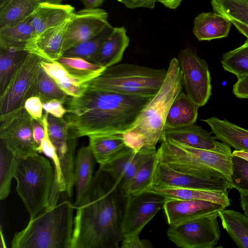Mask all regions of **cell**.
I'll list each match as a JSON object with an SVG mask.
<instances>
[{
	"mask_svg": "<svg viewBox=\"0 0 248 248\" xmlns=\"http://www.w3.org/2000/svg\"><path fill=\"white\" fill-rule=\"evenodd\" d=\"M43 59L29 52L18 65L8 84L0 94V121H4L24 108L26 101L34 95Z\"/></svg>",
	"mask_w": 248,
	"mask_h": 248,
	"instance_id": "obj_8",
	"label": "cell"
},
{
	"mask_svg": "<svg viewBox=\"0 0 248 248\" xmlns=\"http://www.w3.org/2000/svg\"><path fill=\"white\" fill-rule=\"evenodd\" d=\"M95 161L89 146L81 147L78 150L75 161V207L81 203L92 184Z\"/></svg>",
	"mask_w": 248,
	"mask_h": 248,
	"instance_id": "obj_24",
	"label": "cell"
},
{
	"mask_svg": "<svg viewBox=\"0 0 248 248\" xmlns=\"http://www.w3.org/2000/svg\"><path fill=\"white\" fill-rule=\"evenodd\" d=\"M16 157L0 140V199L9 195L12 179L14 178Z\"/></svg>",
	"mask_w": 248,
	"mask_h": 248,
	"instance_id": "obj_38",
	"label": "cell"
},
{
	"mask_svg": "<svg viewBox=\"0 0 248 248\" xmlns=\"http://www.w3.org/2000/svg\"><path fill=\"white\" fill-rule=\"evenodd\" d=\"M59 0L61 2V1L62 0Z\"/></svg>",
	"mask_w": 248,
	"mask_h": 248,
	"instance_id": "obj_55",
	"label": "cell"
},
{
	"mask_svg": "<svg viewBox=\"0 0 248 248\" xmlns=\"http://www.w3.org/2000/svg\"><path fill=\"white\" fill-rule=\"evenodd\" d=\"M89 139V146L99 165L113 159L126 146L123 133L92 136Z\"/></svg>",
	"mask_w": 248,
	"mask_h": 248,
	"instance_id": "obj_29",
	"label": "cell"
},
{
	"mask_svg": "<svg viewBox=\"0 0 248 248\" xmlns=\"http://www.w3.org/2000/svg\"><path fill=\"white\" fill-rule=\"evenodd\" d=\"M0 247L1 248H6V243L5 242L1 227H0Z\"/></svg>",
	"mask_w": 248,
	"mask_h": 248,
	"instance_id": "obj_52",
	"label": "cell"
},
{
	"mask_svg": "<svg viewBox=\"0 0 248 248\" xmlns=\"http://www.w3.org/2000/svg\"><path fill=\"white\" fill-rule=\"evenodd\" d=\"M177 60L186 93L199 107L204 106L211 95V78L208 66L192 49L180 51Z\"/></svg>",
	"mask_w": 248,
	"mask_h": 248,
	"instance_id": "obj_10",
	"label": "cell"
},
{
	"mask_svg": "<svg viewBox=\"0 0 248 248\" xmlns=\"http://www.w3.org/2000/svg\"><path fill=\"white\" fill-rule=\"evenodd\" d=\"M124 4L126 8L135 9L137 8H146L153 9L155 3L158 0H117Z\"/></svg>",
	"mask_w": 248,
	"mask_h": 248,
	"instance_id": "obj_45",
	"label": "cell"
},
{
	"mask_svg": "<svg viewBox=\"0 0 248 248\" xmlns=\"http://www.w3.org/2000/svg\"><path fill=\"white\" fill-rule=\"evenodd\" d=\"M70 18L37 35L29 45L27 52L35 53L48 62H56L59 59L63 54Z\"/></svg>",
	"mask_w": 248,
	"mask_h": 248,
	"instance_id": "obj_19",
	"label": "cell"
},
{
	"mask_svg": "<svg viewBox=\"0 0 248 248\" xmlns=\"http://www.w3.org/2000/svg\"><path fill=\"white\" fill-rule=\"evenodd\" d=\"M237 30L248 38V27L235 20H230Z\"/></svg>",
	"mask_w": 248,
	"mask_h": 248,
	"instance_id": "obj_49",
	"label": "cell"
},
{
	"mask_svg": "<svg viewBox=\"0 0 248 248\" xmlns=\"http://www.w3.org/2000/svg\"><path fill=\"white\" fill-rule=\"evenodd\" d=\"M56 62L69 73L85 80L87 82L98 76L106 68L78 57L62 56Z\"/></svg>",
	"mask_w": 248,
	"mask_h": 248,
	"instance_id": "obj_33",
	"label": "cell"
},
{
	"mask_svg": "<svg viewBox=\"0 0 248 248\" xmlns=\"http://www.w3.org/2000/svg\"><path fill=\"white\" fill-rule=\"evenodd\" d=\"M155 95H130L86 89L78 97L70 96L64 117L74 138L124 133L130 129Z\"/></svg>",
	"mask_w": 248,
	"mask_h": 248,
	"instance_id": "obj_2",
	"label": "cell"
},
{
	"mask_svg": "<svg viewBox=\"0 0 248 248\" xmlns=\"http://www.w3.org/2000/svg\"><path fill=\"white\" fill-rule=\"evenodd\" d=\"M183 0H158L157 1L161 3L166 7L170 9H175L181 4Z\"/></svg>",
	"mask_w": 248,
	"mask_h": 248,
	"instance_id": "obj_48",
	"label": "cell"
},
{
	"mask_svg": "<svg viewBox=\"0 0 248 248\" xmlns=\"http://www.w3.org/2000/svg\"><path fill=\"white\" fill-rule=\"evenodd\" d=\"M214 12L248 27V0H211Z\"/></svg>",
	"mask_w": 248,
	"mask_h": 248,
	"instance_id": "obj_36",
	"label": "cell"
},
{
	"mask_svg": "<svg viewBox=\"0 0 248 248\" xmlns=\"http://www.w3.org/2000/svg\"><path fill=\"white\" fill-rule=\"evenodd\" d=\"M45 136V129L43 125L38 121L33 119V137L37 152L40 154L42 140Z\"/></svg>",
	"mask_w": 248,
	"mask_h": 248,
	"instance_id": "obj_46",
	"label": "cell"
},
{
	"mask_svg": "<svg viewBox=\"0 0 248 248\" xmlns=\"http://www.w3.org/2000/svg\"><path fill=\"white\" fill-rule=\"evenodd\" d=\"M216 212L170 226L167 236L181 248H213L220 237Z\"/></svg>",
	"mask_w": 248,
	"mask_h": 248,
	"instance_id": "obj_9",
	"label": "cell"
},
{
	"mask_svg": "<svg viewBox=\"0 0 248 248\" xmlns=\"http://www.w3.org/2000/svg\"><path fill=\"white\" fill-rule=\"evenodd\" d=\"M105 0H81L85 9H91L98 8L104 2Z\"/></svg>",
	"mask_w": 248,
	"mask_h": 248,
	"instance_id": "obj_47",
	"label": "cell"
},
{
	"mask_svg": "<svg viewBox=\"0 0 248 248\" xmlns=\"http://www.w3.org/2000/svg\"><path fill=\"white\" fill-rule=\"evenodd\" d=\"M221 63L224 70L237 78L248 76V38L242 46L223 54Z\"/></svg>",
	"mask_w": 248,
	"mask_h": 248,
	"instance_id": "obj_35",
	"label": "cell"
},
{
	"mask_svg": "<svg viewBox=\"0 0 248 248\" xmlns=\"http://www.w3.org/2000/svg\"><path fill=\"white\" fill-rule=\"evenodd\" d=\"M238 192L240 194V197L242 199L244 207L247 209L248 212V192L242 191H239Z\"/></svg>",
	"mask_w": 248,
	"mask_h": 248,
	"instance_id": "obj_50",
	"label": "cell"
},
{
	"mask_svg": "<svg viewBox=\"0 0 248 248\" xmlns=\"http://www.w3.org/2000/svg\"><path fill=\"white\" fill-rule=\"evenodd\" d=\"M43 104L45 111L56 117L63 118L67 112L64 103L59 100H50L43 103Z\"/></svg>",
	"mask_w": 248,
	"mask_h": 248,
	"instance_id": "obj_42",
	"label": "cell"
},
{
	"mask_svg": "<svg viewBox=\"0 0 248 248\" xmlns=\"http://www.w3.org/2000/svg\"><path fill=\"white\" fill-rule=\"evenodd\" d=\"M167 74L164 69H153L131 63L116 64L86 82V89L130 95H156Z\"/></svg>",
	"mask_w": 248,
	"mask_h": 248,
	"instance_id": "obj_6",
	"label": "cell"
},
{
	"mask_svg": "<svg viewBox=\"0 0 248 248\" xmlns=\"http://www.w3.org/2000/svg\"><path fill=\"white\" fill-rule=\"evenodd\" d=\"M232 155L237 156L248 161V153L242 151L234 150L232 152Z\"/></svg>",
	"mask_w": 248,
	"mask_h": 248,
	"instance_id": "obj_51",
	"label": "cell"
},
{
	"mask_svg": "<svg viewBox=\"0 0 248 248\" xmlns=\"http://www.w3.org/2000/svg\"><path fill=\"white\" fill-rule=\"evenodd\" d=\"M152 186L219 191H228L227 190L232 189L231 184L225 179L204 177L185 173L159 163L155 170Z\"/></svg>",
	"mask_w": 248,
	"mask_h": 248,
	"instance_id": "obj_14",
	"label": "cell"
},
{
	"mask_svg": "<svg viewBox=\"0 0 248 248\" xmlns=\"http://www.w3.org/2000/svg\"><path fill=\"white\" fill-rule=\"evenodd\" d=\"M41 65L68 96L78 97L86 90L85 80L71 74L57 62H48L43 59Z\"/></svg>",
	"mask_w": 248,
	"mask_h": 248,
	"instance_id": "obj_28",
	"label": "cell"
},
{
	"mask_svg": "<svg viewBox=\"0 0 248 248\" xmlns=\"http://www.w3.org/2000/svg\"><path fill=\"white\" fill-rule=\"evenodd\" d=\"M33 121L24 108L1 122L0 140L16 157L38 153L33 137Z\"/></svg>",
	"mask_w": 248,
	"mask_h": 248,
	"instance_id": "obj_12",
	"label": "cell"
},
{
	"mask_svg": "<svg viewBox=\"0 0 248 248\" xmlns=\"http://www.w3.org/2000/svg\"><path fill=\"white\" fill-rule=\"evenodd\" d=\"M232 93L239 98L248 99V76L238 78L233 85Z\"/></svg>",
	"mask_w": 248,
	"mask_h": 248,
	"instance_id": "obj_44",
	"label": "cell"
},
{
	"mask_svg": "<svg viewBox=\"0 0 248 248\" xmlns=\"http://www.w3.org/2000/svg\"><path fill=\"white\" fill-rule=\"evenodd\" d=\"M75 12L74 7L71 5L43 1L29 19L38 35L69 19Z\"/></svg>",
	"mask_w": 248,
	"mask_h": 248,
	"instance_id": "obj_20",
	"label": "cell"
},
{
	"mask_svg": "<svg viewBox=\"0 0 248 248\" xmlns=\"http://www.w3.org/2000/svg\"><path fill=\"white\" fill-rule=\"evenodd\" d=\"M10 0H0V9L3 7Z\"/></svg>",
	"mask_w": 248,
	"mask_h": 248,
	"instance_id": "obj_53",
	"label": "cell"
},
{
	"mask_svg": "<svg viewBox=\"0 0 248 248\" xmlns=\"http://www.w3.org/2000/svg\"><path fill=\"white\" fill-rule=\"evenodd\" d=\"M43 0H10L0 9V28L15 26L29 17Z\"/></svg>",
	"mask_w": 248,
	"mask_h": 248,
	"instance_id": "obj_31",
	"label": "cell"
},
{
	"mask_svg": "<svg viewBox=\"0 0 248 248\" xmlns=\"http://www.w3.org/2000/svg\"><path fill=\"white\" fill-rule=\"evenodd\" d=\"M28 53L0 47V94L5 90L19 62Z\"/></svg>",
	"mask_w": 248,
	"mask_h": 248,
	"instance_id": "obj_39",
	"label": "cell"
},
{
	"mask_svg": "<svg viewBox=\"0 0 248 248\" xmlns=\"http://www.w3.org/2000/svg\"><path fill=\"white\" fill-rule=\"evenodd\" d=\"M129 42L124 27H113L110 34L90 62L105 68L117 64L122 59Z\"/></svg>",
	"mask_w": 248,
	"mask_h": 248,
	"instance_id": "obj_21",
	"label": "cell"
},
{
	"mask_svg": "<svg viewBox=\"0 0 248 248\" xmlns=\"http://www.w3.org/2000/svg\"><path fill=\"white\" fill-rule=\"evenodd\" d=\"M74 209V204L65 199L52 207H46L14 234L11 247L70 248Z\"/></svg>",
	"mask_w": 248,
	"mask_h": 248,
	"instance_id": "obj_4",
	"label": "cell"
},
{
	"mask_svg": "<svg viewBox=\"0 0 248 248\" xmlns=\"http://www.w3.org/2000/svg\"><path fill=\"white\" fill-rule=\"evenodd\" d=\"M167 199L161 195L150 191L128 196L122 226L123 238L139 235L163 207Z\"/></svg>",
	"mask_w": 248,
	"mask_h": 248,
	"instance_id": "obj_13",
	"label": "cell"
},
{
	"mask_svg": "<svg viewBox=\"0 0 248 248\" xmlns=\"http://www.w3.org/2000/svg\"><path fill=\"white\" fill-rule=\"evenodd\" d=\"M47 128L59 160L65 192L72 195L75 186V152L78 139L70 135L64 118H57L48 113Z\"/></svg>",
	"mask_w": 248,
	"mask_h": 248,
	"instance_id": "obj_11",
	"label": "cell"
},
{
	"mask_svg": "<svg viewBox=\"0 0 248 248\" xmlns=\"http://www.w3.org/2000/svg\"><path fill=\"white\" fill-rule=\"evenodd\" d=\"M147 191L161 195L167 199L208 201L219 203L226 207L230 205L228 191L163 186H152Z\"/></svg>",
	"mask_w": 248,
	"mask_h": 248,
	"instance_id": "obj_26",
	"label": "cell"
},
{
	"mask_svg": "<svg viewBox=\"0 0 248 248\" xmlns=\"http://www.w3.org/2000/svg\"><path fill=\"white\" fill-rule=\"evenodd\" d=\"M45 1H48L50 2L53 3H60V1L59 0H43Z\"/></svg>",
	"mask_w": 248,
	"mask_h": 248,
	"instance_id": "obj_54",
	"label": "cell"
},
{
	"mask_svg": "<svg viewBox=\"0 0 248 248\" xmlns=\"http://www.w3.org/2000/svg\"><path fill=\"white\" fill-rule=\"evenodd\" d=\"M166 140H172L195 148L232 154L229 146L217 141L211 133L195 123L183 127L165 129L161 141Z\"/></svg>",
	"mask_w": 248,
	"mask_h": 248,
	"instance_id": "obj_17",
	"label": "cell"
},
{
	"mask_svg": "<svg viewBox=\"0 0 248 248\" xmlns=\"http://www.w3.org/2000/svg\"><path fill=\"white\" fill-rule=\"evenodd\" d=\"M128 196L109 174L98 169L75 207L70 248H118Z\"/></svg>",
	"mask_w": 248,
	"mask_h": 248,
	"instance_id": "obj_1",
	"label": "cell"
},
{
	"mask_svg": "<svg viewBox=\"0 0 248 248\" xmlns=\"http://www.w3.org/2000/svg\"><path fill=\"white\" fill-rule=\"evenodd\" d=\"M156 155L158 163L173 170L204 177L224 178L231 183L232 155L195 148L166 140L161 141Z\"/></svg>",
	"mask_w": 248,
	"mask_h": 248,
	"instance_id": "obj_5",
	"label": "cell"
},
{
	"mask_svg": "<svg viewBox=\"0 0 248 248\" xmlns=\"http://www.w3.org/2000/svg\"><path fill=\"white\" fill-rule=\"evenodd\" d=\"M24 108L29 114L42 124L44 115L43 114V104L39 97L32 95L26 101Z\"/></svg>",
	"mask_w": 248,
	"mask_h": 248,
	"instance_id": "obj_41",
	"label": "cell"
},
{
	"mask_svg": "<svg viewBox=\"0 0 248 248\" xmlns=\"http://www.w3.org/2000/svg\"><path fill=\"white\" fill-rule=\"evenodd\" d=\"M37 36L29 17L13 26L0 28V47L27 52V48Z\"/></svg>",
	"mask_w": 248,
	"mask_h": 248,
	"instance_id": "obj_27",
	"label": "cell"
},
{
	"mask_svg": "<svg viewBox=\"0 0 248 248\" xmlns=\"http://www.w3.org/2000/svg\"><path fill=\"white\" fill-rule=\"evenodd\" d=\"M34 95L39 97L43 103L57 100L64 104L69 96L60 88L42 66L35 86Z\"/></svg>",
	"mask_w": 248,
	"mask_h": 248,
	"instance_id": "obj_37",
	"label": "cell"
},
{
	"mask_svg": "<svg viewBox=\"0 0 248 248\" xmlns=\"http://www.w3.org/2000/svg\"><path fill=\"white\" fill-rule=\"evenodd\" d=\"M108 19V13L99 8H84L75 12L70 18L63 53L76 45L99 34L109 24Z\"/></svg>",
	"mask_w": 248,
	"mask_h": 248,
	"instance_id": "obj_15",
	"label": "cell"
},
{
	"mask_svg": "<svg viewBox=\"0 0 248 248\" xmlns=\"http://www.w3.org/2000/svg\"><path fill=\"white\" fill-rule=\"evenodd\" d=\"M158 163L156 152L140 167L132 179L122 188L125 195H138L151 188Z\"/></svg>",
	"mask_w": 248,
	"mask_h": 248,
	"instance_id": "obj_32",
	"label": "cell"
},
{
	"mask_svg": "<svg viewBox=\"0 0 248 248\" xmlns=\"http://www.w3.org/2000/svg\"><path fill=\"white\" fill-rule=\"evenodd\" d=\"M163 208L170 226L218 212L226 207L222 204L201 200L167 199Z\"/></svg>",
	"mask_w": 248,
	"mask_h": 248,
	"instance_id": "obj_18",
	"label": "cell"
},
{
	"mask_svg": "<svg viewBox=\"0 0 248 248\" xmlns=\"http://www.w3.org/2000/svg\"><path fill=\"white\" fill-rule=\"evenodd\" d=\"M199 108L186 92L181 91L171 105L165 121V129L178 128L195 124Z\"/></svg>",
	"mask_w": 248,
	"mask_h": 248,
	"instance_id": "obj_25",
	"label": "cell"
},
{
	"mask_svg": "<svg viewBox=\"0 0 248 248\" xmlns=\"http://www.w3.org/2000/svg\"><path fill=\"white\" fill-rule=\"evenodd\" d=\"M183 90L182 73L177 58L172 59L158 92L144 108L132 127L123 134L126 146L138 152L155 150L165 130L166 118L174 99Z\"/></svg>",
	"mask_w": 248,
	"mask_h": 248,
	"instance_id": "obj_3",
	"label": "cell"
},
{
	"mask_svg": "<svg viewBox=\"0 0 248 248\" xmlns=\"http://www.w3.org/2000/svg\"><path fill=\"white\" fill-rule=\"evenodd\" d=\"M122 248H150L153 246L151 243L146 240H141L139 235L124 237L121 242Z\"/></svg>",
	"mask_w": 248,
	"mask_h": 248,
	"instance_id": "obj_43",
	"label": "cell"
},
{
	"mask_svg": "<svg viewBox=\"0 0 248 248\" xmlns=\"http://www.w3.org/2000/svg\"><path fill=\"white\" fill-rule=\"evenodd\" d=\"M156 152V149H146L136 152L126 146L113 159L99 165V169L109 174L123 188L140 167Z\"/></svg>",
	"mask_w": 248,
	"mask_h": 248,
	"instance_id": "obj_16",
	"label": "cell"
},
{
	"mask_svg": "<svg viewBox=\"0 0 248 248\" xmlns=\"http://www.w3.org/2000/svg\"><path fill=\"white\" fill-rule=\"evenodd\" d=\"M231 162L232 189L248 192V161L232 155Z\"/></svg>",
	"mask_w": 248,
	"mask_h": 248,
	"instance_id": "obj_40",
	"label": "cell"
},
{
	"mask_svg": "<svg viewBox=\"0 0 248 248\" xmlns=\"http://www.w3.org/2000/svg\"><path fill=\"white\" fill-rule=\"evenodd\" d=\"M232 24L230 20L215 12L202 13L194 19L193 32L200 41L224 38Z\"/></svg>",
	"mask_w": 248,
	"mask_h": 248,
	"instance_id": "obj_23",
	"label": "cell"
},
{
	"mask_svg": "<svg viewBox=\"0 0 248 248\" xmlns=\"http://www.w3.org/2000/svg\"><path fill=\"white\" fill-rule=\"evenodd\" d=\"M54 177L51 162L39 153L16 158L14 175L17 183L16 190L30 219L48 206Z\"/></svg>",
	"mask_w": 248,
	"mask_h": 248,
	"instance_id": "obj_7",
	"label": "cell"
},
{
	"mask_svg": "<svg viewBox=\"0 0 248 248\" xmlns=\"http://www.w3.org/2000/svg\"><path fill=\"white\" fill-rule=\"evenodd\" d=\"M211 129L214 138L236 151L248 153V130L241 127L226 120L212 117L201 120Z\"/></svg>",
	"mask_w": 248,
	"mask_h": 248,
	"instance_id": "obj_22",
	"label": "cell"
},
{
	"mask_svg": "<svg viewBox=\"0 0 248 248\" xmlns=\"http://www.w3.org/2000/svg\"><path fill=\"white\" fill-rule=\"evenodd\" d=\"M222 226L240 248H248V217L233 209L218 212Z\"/></svg>",
	"mask_w": 248,
	"mask_h": 248,
	"instance_id": "obj_30",
	"label": "cell"
},
{
	"mask_svg": "<svg viewBox=\"0 0 248 248\" xmlns=\"http://www.w3.org/2000/svg\"><path fill=\"white\" fill-rule=\"evenodd\" d=\"M113 29V27L109 23L97 35L72 46L67 50L62 56L81 58L90 62L110 34Z\"/></svg>",
	"mask_w": 248,
	"mask_h": 248,
	"instance_id": "obj_34",
	"label": "cell"
}]
</instances>
